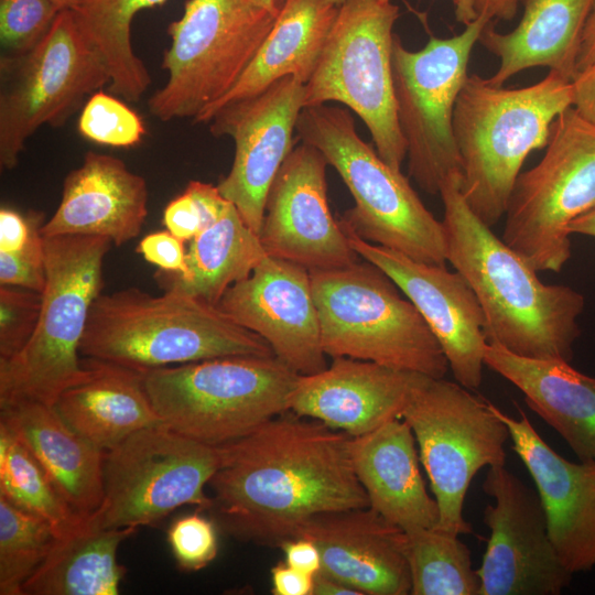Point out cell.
Here are the masks:
<instances>
[{
	"instance_id": "18",
	"label": "cell",
	"mask_w": 595,
	"mask_h": 595,
	"mask_svg": "<svg viewBox=\"0 0 595 595\" xmlns=\"http://www.w3.org/2000/svg\"><path fill=\"white\" fill-rule=\"evenodd\" d=\"M327 165L316 148L304 142L293 148L269 190L258 234L268 256L310 272L344 268L359 257L331 213Z\"/></svg>"
},
{
	"instance_id": "11",
	"label": "cell",
	"mask_w": 595,
	"mask_h": 595,
	"mask_svg": "<svg viewBox=\"0 0 595 595\" xmlns=\"http://www.w3.org/2000/svg\"><path fill=\"white\" fill-rule=\"evenodd\" d=\"M399 7L382 0H346L337 11L313 74L305 107L337 101L364 121L380 158L401 171L407 158L392 85L393 25Z\"/></svg>"
},
{
	"instance_id": "41",
	"label": "cell",
	"mask_w": 595,
	"mask_h": 595,
	"mask_svg": "<svg viewBox=\"0 0 595 595\" xmlns=\"http://www.w3.org/2000/svg\"><path fill=\"white\" fill-rule=\"evenodd\" d=\"M136 251L161 271L177 277H184L187 273L184 241L169 230L148 234L139 241Z\"/></svg>"
},
{
	"instance_id": "1",
	"label": "cell",
	"mask_w": 595,
	"mask_h": 595,
	"mask_svg": "<svg viewBox=\"0 0 595 595\" xmlns=\"http://www.w3.org/2000/svg\"><path fill=\"white\" fill-rule=\"evenodd\" d=\"M350 437L290 411L268 420L219 446L208 511L230 536L279 548L317 515L368 507Z\"/></svg>"
},
{
	"instance_id": "52",
	"label": "cell",
	"mask_w": 595,
	"mask_h": 595,
	"mask_svg": "<svg viewBox=\"0 0 595 595\" xmlns=\"http://www.w3.org/2000/svg\"><path fill=\"white\" fill-rule=\"evenodd\" d=\"M390 1V0H382ZM455 19L458 23L468 25L478 17L475 0H453Z\"/></svg>"
},
{
	"instance_id": "42",
	"label": "cell",
	"mask_w": 595,
	"mask_h": 595,
	"mask_svg": "<svg viewBox=\"0 0 595 595\" xmlns=\"http://www.w3.org/2000/svg\"><path fill=\"white\" fill-rule=\"evenodd\" d=\"M0 283L42 293L46 283L45 257L0 251Z\"/></svg>"
},
{
	"instance_id": "33",
	"label": "cell",
	"mask_w": 595,
	"mask_h": 595,
	"mask_svg": "<svg viewBox=\"0 0 595 595\" xmlns=\"http://www.w3.org/2000/svg\"><path fill=\"white\" fill-rule=\"evenodd\" d=\"M166 0H80L71 11L75 22L102 58L109 73V91L128 102H138L151 77L133 52L131 23L141 10Z\"/></svg>"
},
{
	"instance_id": "16",
	"label": "cell",
	"mask_w": 595,
	"mask_h": 595,
	"mask_svg": "<svg viewBox=\"0 0 595 595\" xmlns=\"http://www.w3.org/2000/svg\"><path fill=\"white\" fill-rule=\"evenodd\" d=\"M494 504L484 509L489 538L476 570L478 595H558L573 574L551 542L537 491L505 465L490 466L483 482Z\"/></svg>"
},
{
	"instance_id": "8",
	"label": "cell",
	"mask_w": 595,
	"mask_h": 595,
	"mask_svg": "<svg viewBox=\"0 0 595 595\" xmlns=\"http://www.w3.org/2000/svg\"><path fill=\"white\" fill-rule=\"evenodd\" d=\"M310 273L326 356L445 377L450 368L439 342L382 270L365 260Z\"/></svg>"
},
{
	"instance_id": "10",
	"label": "cell",
	"mask_w": 595,
	"mask_h": 595,
	"mask_svg": "<svg viewBox=\"0 0 595 595\" xmlns=\"http://www.w3.org/2000/svg\"><path fill=\"white\" fill-rule=\"evenodd\" d=\"M595 207V126L573 107L551 125L545 153L520 172L501 239L537 272H560L571 257V223Z\"/></svg>"
},
{
	"instance_id": "2",
	"label": "cell",
	"mask_w": 595,
	"mask_h": 595,
	"mask_svg": "<svg viewBox=\"0 0 595 595\" xmlns=\"http://www.w3.org/2000/svg\"><path fill=\"white\" fill-rule=\"evenodd\" d=\"M462 173L441 183L446 261L463 274L483 309L488 343L531 359L571 363L581 335L584 296L545 284L537 271L486 225L461 191Z\"/></svg>"
},
{
	"instance_id": "22",
	"label": "cell",
	"mask_w": 595,
	"mask_h": 595,
	"mask_svg": "<svg viewBox=\"0 0 595 595\" xmlns=\"http://www.w3.org/2000/svg\"><path fill=\"white\" fill-rule=\"evenodd\" d=\"M428 377L374 361L336 357L325 369L299 376L289 411L351 437L359 436L401 418Z\"/></svg>"
},
{
	"instance_id": "53",
	"label": "cell",
	"mask_w": 595,
	"mask_h": 595,
	"mask_svg": "<svg viewBox=\"0 0 595 595\" xmlns=\"http://www.w3.org/2000/svg\"><path fill=\"white\" fill-rule=\"evenodd\" d=\"M60 11L72 10L80 0H51Z\"/></svg>"
},
{
	"instance_id": "20",
	"label": "cell",
	"mask_w": 595,
	"mask_h": 595,
	"mask_svg": "<svg viewBox=\"0 0 595 595\" xmlns=\"http://www.w3.org/2000/svg\"><path fill=\"white\" fill-rule=\"evenodd\" d=\"M216 306L238 325L262 337L274 356L299 375L327 367L310 271L266 256L252 273Z\"/></svg>"
},
{
	"instance_id": "7",
	"label": "cell",
	"mask_w": 595,
	"mask_h": 595,
	"mask_svg": "<svg viewBox=\"0 0 595 595\" xmlns=\"http://www.w3.org/2000/svg\"><path fill=\"white\" fill-rule=\"evenodd\" d=\"M299 374L275 356H227L143 372L163 424L220 446L289 411Z\"/></svg>"
},
{
	"instance_id": "28",
	"label": "cell",
	"mask_w": 595,
	"mask_h": 595,
	"mask_svg": "<svg viewBox=\"0 0 595 595\" xmlns=\"http://www.w3.org/2000/svg\"><path fill=\"white\" fill-rule=\"evenodd\" d=\"M595 0H521L523 14L509 33L498 32L490 21L478 42L499 58L487 79L502 86L528 68L548 67L569 80L577 72L581 37Z\"/></svg>"
},
{
	"instance_id": "35",
	"label": "cell",
	"mask_w": 595,
	"mask_h": 595,
	"mask_svg": "<svg viewBox=\"0 0 595 595\" xmlns=\"http://www.w3.org/2000/svg\"><path fill=\"white\" fill-rule=\"evenodd\" d=\"M412 595H478L470 551L457 534L437 527L404 532Z\"/></svg>"
},
{
	"instance_id": "50",
	"label": "cell",
	"mask_w": 595,
	"mask_h": 595,
	"mask_svg": "<svg viewBox=\"0 0 595 595\" xmlns=\"http://www.w3.org/2000/svg\"><path fill=\"white\" fill-rule=\"evenodd\" d=\"M312 595H360L340 581L318 572L314 575Z\"/></svg>"
},
{
	"instance_id": "54",
	"label": "cell",
	"mask_w": 595,
	"mask_h": 595,
	"mask_svg": "<svg viewBox=\"0 0 595 595\" xmlns=\"http://www.w3.org/2000/svg\"><path fill=\"white\" fill-rule=\"evenodd\" d=\"M271 9H280L282 0H257Z\"/></svg>"
},
{
	"instance_id": "25",
	"label": "cell",
	"mask_w": 595,
	"mask_h": 595,
	"mask_svg": "<svg viewBox=\"0 0 595 595\" xmlns=\"http://www.w3.org/2000/svg\"><path fill=\"white\" fill-rule=\"evenodd\" d=\"M349 450L369 508L404 532L439 526V507L425 488L415 437L403 419L350 437Z\"/></svg>"
},
{
	"instance_id": "4",
	"label": "cell",
	"mask_w": 595,
	"mask_h": 595,
	"mask_svg": "<svg viewBox=\"0 0 595 595\" xmlns=\"http://www.w3.org/2000/svg\"><path fill=\"white\" fill-rule=\"evenodd\" d=\"M79 353L139 371L227 356H274L259 335L216 305L176 290L100 293Z\"/></svg>"
},
{
	"instance_id": "27",
	"label": "cell",
	"mask_w": 595,
	"mask_h": 595,
	"mask_svg": "<svg viewBox=\"0 0 595 595\" xmlns=\"http://www.w3.org/2000/svg\"><path fill=\"white\" fill-rule=\"evenodd\" d=\"M484 361L522 392L580 461H595V377L571 363L520 357L494 343L487 344Z\"/></svg>"
},
{
	"instance_id": "55",
	"label": "cell",
	"mask_w": 595,
	"mask_h": 595,
	"mask_svg": "<svg viewBox=\"0 0 595 595\" xmlns=\"http://www.w3.org/2000/svg\"><path fill=\"white\" fill-rule=\"evenodd\" d=\"M328 1L336 7H340L346 0H328Z\"/></svg>"
},
{
	"instance_id": "49",
	"label": "cell",
	"mask_w": 595,
	"mask_h": 595,
	"mask_svg": "<svg viewBox=\"0 0 595 595\" xmlns=\"http://www.w3.org/2000/svg\"><path fill=\"white\" fill-rule=\"evenodd\" d=\"M595 64V1L585 23L577 56V71Z\"/></svg>"
},
{
	"instance_id": "24",
	"label": "cell",
	"mask_w": 595,
	"mask_h": 595,
	"mask_svg": "<svg viewBox=\"0 0 595 595\" xmlns=\"http://www.w3.org/2000/svg\"><path fill=\"white\" fill-rule=\"evenodd\" d=\"M147 215L145 180L122 160L88 151L66 175L60 205L41 234L100 236L121 246L140 234Z\"/></svg>"
},
{
	"instance_id": "12",
	"label": "cell",
	"mask_w": 595,
	"mask_h": 595,
	"mask_svg": "<svg viewBox=\"0 0 595 595\" xmlns=\"http://www.w3.org/2000/svg\"><path fill=\"white\" fill-rule=\"evenodd\" d=\"M411 428L428 475L440 521L437 528L472 533L463 509L473 478L484 467L505 465L510 437L493 403L458 382L428 377L401 414Z\"/></svg>"
},
{
	"instance_id": "46",
	"label": "cell",
	"mask_w": 595,
	"mask_h": 595,
	"mask_svg": "<svg viewBox=\"0 0 595 595\" xmlns=\"http://www.w3.org/2000/svg\"><path fill=\"white\" fill-rule=\"evenodd\" d=\"M571 85L572 107L585 121L595 126V64L578 69Z\"/></svg>"
},
{
	"instance_id": "3",
	"label": "cell",
	"mask_w": 595,
	"mask_h": 595,
	"mask_svg": "<svg viewBox=\"0 0 595 595\" xmlns=\"http://www.w3.org/2000/svg\"><path fill=\"white\" fill-rule=\"evenodd\" d=\"M572 100L571 80L551 71L521 88L495 86L478 74L467 77L455 102L453 131L462 194L486 225L505 216L526 159L547 147L552 122Z\"/></svg>"
},
{
	"instance_id": "5",
	"label": "cell",
	"mask_w": 595,
	"mask_h": 595,
	"mask_svg": "<svg viewBox=\"0 0 595 595\" xmlns=\"http://www.w3.org/2000/svg\"><path fill=\"white\" fill-rule=\"evenodd\" d=\"M295 131L316 148L354 197L339 224L361 239L430 264H446L442 221L425 207L407 176L387 164L357 133L350 112L326 104L305 107Z\"/></svg>"
},
{
	"instance_id": "37",
	"label": "cell",
	"mask_w": 595,
	"mask_h": 595,
	"mask_svg": "<svg viewBox=\"0 0 595 595\" xmlns=\"http://www.w3.org/2000/svg\"><path fill=\"white\" fill-rule=\"evenodd\" d=\"M78 131L98 144L129 148L141 141L145 128L140 116L122 100L98 90L82 108Z\"/></svg>"
},
{
	"instance_id": "40",
	"label": "cell",
	"mask_w": 595,
	"mask_h": 595,
	"mask_svg": "<svg viewBox=\"0 0 595 595\" xmlns=\"http://www.w3.org/2000/svg\"><path fill=\"white\" fill-rule=\"evenodd\" d=\"M167 542L178 567L184 572L206 567L218 553L216 526L199 512L174 519L167 529Z\"/></svg>"
},
{
	"instance_id": "13",
	"label": "cell",
	"mask_w": 595,
	"mask_h": 595,
	"mask_svg": "<svg viewBox=\"0 0 595 595\" xmlns=\"http://www.w3.org/2000/svg\"><path fill=\"white\" fill-rule=\"evenodd\" d=\"M110 77L78 29L71 10L60 11L30 51L0 57V166L12 170L26 140L42 126H64Z\"/></svg>"
},
{
	"instance_id": "15",
	"label": "cell",
	"mask_w": 595,
	"mask_h": 595,
	"mask_svg": "<svg viewBox=\"0 0 595 595\" xmlns=\"http://www.w3.org/2000/svg\"><path fill=\"white\" fill-rule=\"evenodd\" d=\"M220 462L208 445L165 424L142 429L105 455V497L96 512L105 528L154 526L175 509L208 511L206 486Z\"/></svg>"
},
{
	"instance_id": "45",
	"label": "cell",
	"mask_w": 595,
	"mask_h": 595,
	"mask_svg": "<svg viewBox=\"0 0 595 595\" xmlns=\"http://www.w3.org/2000/svg\"><path fill=\"white\" fill-rule=\"evenodd\" d=\"M279 548L283 552L284 562L290 566L310 575L321 571V553L312 540L293 537L283 541Z\"/></svg>"
},
{
	"instance_id": "9",
	"label": "cell",
	"mask_w": 595,
	"mask_h": 595,
	"mask_svg": "<svg viewBox=\"0 0 595 595\" xmlns=\"http://www.w3.org/2000/svg\"><path fill=\"white\" fill-rule=\"evenodd\" d=\"M280 9L257 0H187L170 23L162 68L167 80L149 99L161 121L196 118L225 96L248 68Z\"/></svg>"
},
{
	"instance_id": "47",
	"label": "cell",
	"mask_w": 595,
	"mask_h": 595,
	"mask_svg": "<svg viewBox=\"0 0 595 595\" xmlns=\"http://www.w3.org/2000/svg\"><path fill=\"white\" fill-rule=\"evenodd\" d=\"M271 583L275 595H312L314 575L279 562L271 569Z\"/></svg>"
},
{
	"instance_id": "19",
	"label": "cell",
	"mask_w": 595,
	"mask_h": 595,
	"mask_svg": "<svg viewBox=\"0 0 595 595\" xmlns=\"http://www.w3.org/2000/svg\"><path fill=\"white\" fill-rule=\"evenodd\" d=\"M356 253L382 270L418 309L439 342L456 382L475 390L483 381L486 320L467 280L445 266L413 260L344 230Z\"/></svg>"
},
{
	"instance_id": "31",
	"label": "cell",
	"mask_w": 595,
	"mask_h": 595,
	"mask_svg": "<svg viewBox=\"0 0 595 595\" xmlns=\"http://www.w3.org/2000/svg\"><path fill=\"white\" fill-rule=\"evenodd\" d=\"M137 528H105L97 513L71 534L56 539L44 562L25 582L22 595H117L126 567L119 545Z\"/></svg>"
},
{
	"instance_id": "26",
	"label": "cell",
	"mask_w": 595,
	"mask_h": 595,
	"mask_svg": "<svg viewBox=\"0 0 595 595\" xmlns=\"http://www.w3.org/2000/svg\"><path fill=\"white\" fill-rule=\"evenodd\" d=\"M0 422L26 446L74 511L88 518L100 509L106 452L74 431L54 407L35 401L0 405Z\"/></svg>"
},
{
	"instance_id": "29",
	"label": "cell",
	"mask_w": 595,
	"mask_h": 595,
	"mask_svg": "<svg viewBox=\"0 0 595 595\" xmlns=\"http://www.w3.org/2000/svg\"><path fill=\"white\" fill-rule=\"evenodd\" d=\"M89 374L66 389L54 408L77 433L107 452L133 433L163 424L147 393L143 372L122 365L83 359Z\"/></svg>"
},
{
	"instance_id": "21",
	"label": "cell",
	"mask_w": 595,
	"mask_h": 595,
	"mask_svg": "<svg viewBox=\"0 0 595 595\" xmlns=\"http://www.w3.org/2000/svg\"><path fill=\"white\" fill-rule=\"evenodd\" d=\"M508 426L513 451L530 473L551 542L572 574L595 567V461L570 462L556 453L518 408L519 419L493 404Z\"/></svg>"
},
{
	"instance_id": "51",
	"label": "cell",
	"mask_w": 595,
	"mask_h": 595,
	"mask_svg": "<svg viewBox=\"0 0 595 595\" xmlns=\"http://www.w3.org/2000/svg\"><path fill=\"white\" fill-rule=\"evenodd\" d=\"M571 235H584L595 238V207L575 218L569 228Z\"/></svg>"
},
{
	"instance_id": "6",
	"label": "cell",
	"mask_w": 595,
	"mask_h": 595,
	"mask_svg": "<svg viewBox=\"0 0 595 595\" xmlns=\"http://www.w3.org/2000/svg\"><path fill=\"white\" fill-rule=\"evenodd\" d=\"M43 238L46 283L39 322L24 348L0 360V405L35 401L54 407L89 374L79 349L104 286V259L113 244L100 236Z\"/></svg>"
},
{
	"instance_id": "48",
	"label": "cell",
	"mask_w": 595,
	"mask_h": 595,
	"mask_svg": "<svg viewBox=\"0 0 595 595\" xmlns=\"http://www.w3.org/2000/svg\"><path fill=\"white\" fill-rule=\"evenodd\" d=\"M521 0H475L478 15L485 14L491 21H511L518 11Z\"/></svg>"
},
{
	"instance_id": "44",
	"label": "cell",
	"mask_w": 595,
	"mask_h": 595,
	"mask_svg": "<svg viewBox=\"0 0 595 595\" xmlns=\"http://www.w3.org/2000/svg\"><path fill=\"white\" fill-rule=\"evenodd\" d=\"M163 224L166 230L184 242L191 241L204 228L199 207L187 190L166 205Z\"/></svg>"
},
{
	"instance_id": "36",
	"label": "cell",
	"mask_w": 595,
	"mask_h": 595,
	"mask_svg": "<svg viewBox=\"0 0 595 595\" xmlns=\"http://www.w3.org/2000/svg\"><path fill=\"white\" fill-rule=\"evenodd\" d=\"M56 539L48 523L0 496V594L22 595Z\"/></svg>"
},
{
	"instance_id": "23",
	"label": "cell",
	"mask_w": 595,
	"mask_h": 595,
	"mask_svg": "<svg viewBox=\"0 0 595 595\" xmlns=\"http://www.w3.org/2000/svg\"><path fill=\"white\" fill-rule=\"evenodd\" d=\"M404 531L369 507L317 515L294 537L312 540L320 550L321 573L360 595H408L409 565Z\"/></svg>"
},
{
	"instance_id": "17",
	"label": "cell",
	"mask_w": 595,
	"mask_h": 595,
	"mask_svg": "<svg viewBox=\"0 0 595 595\" xmlns=\"http://www.w3.org/2000/svg\"><path fill=\"white\" fill-rule=\"evenodd\" d=\"M303 100L304 84L285 76L263 93L226 106L209 121L213 136H228L235 142L231 169L217 187L256 234L269 190L293 150Z\"/></svg>"
},
{
	"instance_id": "34",
	"label": "cell",
	"mask_w": 595,
	"mask_h": 595,
	"mask_svg": "<svg viewBox=\"0 0 595 595\" xmlns=\"http://www.w3.org/2000/svg\"><path fill=\"white\" fill-rule=\"evenodd\" d=\"M0 496L44 520L57 539L87 519L71 508L26 446L1 422Z\"/></svg>"
},
{
	"instance_id": "38",
	"label": "cell",
	"mask_w": 595,
	"mask_h": 595,
	"mask_svg": "<svg viewBox=\"0 0 595 595\" xmlns=\"http://www.w3.org/2000/svg\"><path fill=\"white\" fill-rule=\"evenodd\" d=\"M60 10L51 0H0V42L4 55L33 48L47 33Z\"/></svg>"
},
{
	"instance_id": "39",
	"label": "cell",
	"mask_w": 595,
	"mask_h": 595,
	"mask_svg": "<svg viewBox=\"0 0 595 595\" xmlns=\"http://www.w3.org/2000/svg\"><path fill=\"white\" fill-rule=\"evenodd\" d=\"M42 293L9 285L0 286V360L20 353L39 322Z\"/></svg>"
},
{
	"instance_id": "30",
	"label": "cell",
	"mask_w": 595,
	"mask_h": 595,
	"mask_svg": "<svg viewBox=\"0 0 595 595\" xmlns=\"http://www.w3.org/2000/svg\"><path fill=\"white\" fill-rule=\"evenodd\" d=\"M338 8L328 0H282L273 28L239 80L193 121L207 123L226 106L255 97L285 76L305 85Z\"/></svg>"
},
{
	"instance_id": "32",
	"label": "cell",
	"mask_w": 595,
	"mask_h": 595,
	"mask_svg": "<svg viewBox=\"0 0 595 595\" xmlns=\"http://www.w3.org/2000/svg\"><path fill=\"white\" fill-rule=\"evenodd\" d=\"M266 256L258 234L230 203L215 223L190 241L186 275L159 270L155 279L164 290H176L216 305L224 293L248 278Z\"/></svg>"
},
{
	"instance_id": "14",
	"label": "cell",
	"mask_w": 595,
	"mask_h": 595,
	"mask_svg": "<svg viewBox=\"0 0 595 595\" xmlns=\"http://www.w3.org/2000/svg\"><path fill=\"white\" fill-rule=\"evenodd\" d=\"M490 21L479 14L462 33L430 36L419 51L408 50L394 34L391 68L397 118L407 145L409 175L428 194H439L447 175L462 173L454 108L468 77L473 47Z\"/></svg>"
},
{
	"instance_id": "43",
	"label": "cell",
	"mask_w": 595,
	"mask_h": 595,
	"mask_svg": "<svg viewBox=\"0 0 595 595\" xmlns=\"http://www.w3.org/2000/svg\"><path fill=\"white\" fill-rule=\"evenodd\" d=\"M43 217L39 213L22 215L15 209H0V251L18 252L41 239Z\"/></svg>"
}]
</instances>
